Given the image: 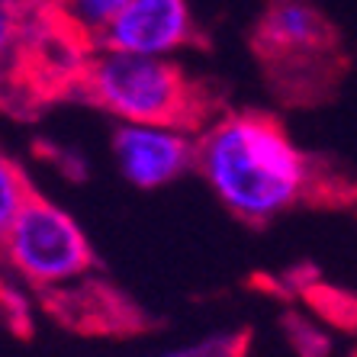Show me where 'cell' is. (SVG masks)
Here are the masks:
<instances>
[{"label":"cell","instance_id":"8992f818","mask_svg":"<svg viewBox=\"0 0 357 357\" xmlns=\"http://www.w3.org/2000/svg\"><path fill=\"white\" fill-rule=\"evenodd\" d=\"M328 39V23L306 0H277L261 23V42L277 59H306Z\"/></svg>","mask_w":357,"mask_h":357},{"label":"cell","instance_id":"7a4b0ae2","mask_svg":"<svg viewBox=\"0 0 357 357\" xmlns=\"http://www.w3.org/2000/svg\"><path fill=\"white\" fill-rule=\"evenodd\" d=\"M87 97L119 123L193 126L199 103L190 81L171 59L100 49L84 68Z\"/></svg>","mask_w":357,"mask_h":357},{"label":"cell","instance_id":"9c48e42d","mask_svg":"<svg viewBox=\"0 0 357 357\" xmlns=\"http://www.w3.org/2000/svg\"><path fill=\"white\" fill-rule=\"evenodd\" d=\"M155 357H203V348L190 344V348H174V351H165V354H155Z\"/></svg>","mask_w":357,"mask_h":357},{"label":"cell","instance_id":"277c9868","mask_svg":"<svg viewBox=\"0 0 357 357\" xmlns=\"http://www.w3.org/2000/svg\"><path fill=\"white\" fill-rule=\"evenodd\" d=\"M113 161L126 183L161 190L197 167V139L183 126L119 123L113 129Z\"/></svg>","mask_w":357,"mask_h":357},{"label":"cell","instance_id":"6da1fadb","mask_svg":"<svg viewBox=\"0 0 357 357\" xmlns=\"http://www.w3.org/2000/svg\"><path fill=\"white\" fill-rule=\"evenodd\" d=\"M197 171L229 213L271 222L309 187V161L277 119L229 113L197 139Z\"/></svg>","mask_w":357,"mask_h":357},{"label":"cell","instance_id":"5b68a950","mask_svg":"<svg viewBox=\"0 0 357 357\" xmlns=\"http://www.w3.org/2000/svg\"><path fill=\"white\" fill-rule=\"evenodd\" d=\"M193 39V17L187 0H132L123 17L100 39V49L171 59Z\"/></svg>","mask_w":357,"mask_h":357},{"label":"cell","instance_id":"30bf717a","mask_svg":"<svg viewBox=\"0 0 357 357\" xmlns=\"http://www.w3.org/2000/svg\"><path fill=\"white\" fill-rule=\"evenodd\" d=\"M7 3H26V0H7Z\"/></svg>","mask_w":357,"mask_h":357},{"label":"cell","instance_id":"3957f363","mask_svg":"<svg viewBox=\"0 0 357 357\" xmlns=\"http://www.w3.org/2000/svg\"><path fill=\"white\" fill-rule=\"evenodd\" d=\"M0 235L7 264L39 290L71 287L93 267V251L81 222L36 190Z\"/></svg>","mask_w":357,"mask_h":357},{"label":"cell","instance_id":"52a82bcc","mask_svg":"<svg viewBox=\"0 0 357 357\" xmlns=\"http://www.w3.org/2000/svg\"><path fill=\"white\" fill-rule=\"evenodd\" d=\"M129 3L132 0H59L55 10H59L61 23L71 33L100 45V39L109 33V26L123 17V10Z\"/></svg>","mask_w":357,"mask_h":357},{"label":"cell","instance_id":"ba28073f","mask_svg":"<svg viewBox=\"0 0 357 357\" xmlns=\"http://www.w3.org/2000/svg\"><path fill=\"white\" fill-rule=\"evenodd\" d=\"M29 197H33V190H29L23 171L10 158H3V165H0V229H7L17 219V213L26 206Z\"/></svg>","mask_w":357,"mask_h":357}]
</instances>
